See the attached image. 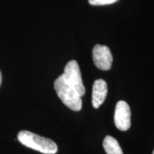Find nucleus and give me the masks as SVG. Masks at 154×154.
Masks as SVG:
<instances>
[{
  "label": "nucleus",
  "mask_w": 154,
  "mask_h": 154,
  "mask_svg": "<svg viewBox=\"0 0 154 154\" xmlns=\"http://www.w3.org/2000/svg\"><path fill=\"white\" fill-rule=\"evenodd\" d=\"M17 138L24 146L42 153L55 154L58 151L57 145L52 140L42 137L28 131H19Z\"/></svg>",
  "instance_id": "obj_1"
},
{
  "label": "nucleus",
  "mask_w": 154,
  "mask_h": 154,
  "mask_svg": "<svg viewBox=\"0 0 154 154\" xmlns=\"http://www.w3.org/2000/svg\"><path fill=\"white\" fill-rule=\"evenodd\" d=\"M54 89L63 104L75 111H79L82 108V96L72 86L65 81L62 76L54 82Z\"/></svg>",
  "instance_id": "obj_2"
},
{
  "label": "nucleus",
  "mask_w": 154,
  "mask_h": 154,
  "mask_svg": "<svg viewBox=\"0 0 154 154\" xmlns=\"http://www.w3.org/2000/svg\"><path fill=\"white\" fill-rule=\"evenodd\" d=\"M65 81L72 86L82 96L85 94V86L83 84L82 74L78 62L75 60H72L67 63L64 68L63 74L61 75Z\"/></svg>",
  "instance_id": "obj_3"
},
{
  "label": "nucleus",
  "mask_w": 154,
  "mask_h": 154,
  "mask_svg": "<svg viewBox=\"0 0 154 154\" xmlns=\"http://www.w3.org/2000/svg\"><path fill=\"white\" fill-rule=\"evenodd\" d=\"M93 61L98 69L108 71L111 68L113 62V56L109 48L104 45L96 44L94 47Z\"/></svg>",
  "instance_id": "obj_4"
},
{
  "label": "nucleus",
  "mask_w": 154,
  "mask_h": 154,
  "mask_svg": "<svg viewBox=\"0 0 154 154\" xmlns=\"http://www.w3.org/2000/svg\"><path fill=\"white\" fill-rule=\"evenodd\" d=\"M131 109L124 101H119L116 106L114 123L118 129L125 131L131 127Z\"/></svg>",
  "instance_id": "obj_5"
},
{
  "label": "nucleus",
  "mask_w": 154,
  "mask_h": 154,
  "mask_svg": "<svg viewBox=\"0 0 154 154\" xmlns=\"http://www.w3.org/2000/svg\"><path fill=\"white\" fill-rule=\"evenodd\" d=\"M108 94L106 82L103 79H97L94 82L92 89V105L95 109H99L105 101Z\"/></svg>",
  "instance_id": "obj_6"
},
{
  "label": "nucleus",
  "mask_w": 154,
  "mask_h": 154,
  "mask_svg": "<svg viewBox=\"0 0 154 154\" xmlns=\"http://www.w3.org/2000/svg\"><path fill=\"white\" fill-rule=\"evenodd\" d=\"M103 146L106 154H124L118 140L111 136L104 138Z\"/></svg>",
  "instance_id": "obj_7"
},
{
  "label": "nucleus",
  "mask_w": 154,
  "mask_h": 154,
  "mask_svg": "<svg viewBox=\"0 0 154 154\" xmlns=\"http://www.w3.org/2000/svg\"><path fill=\"white\" fill-rule=\"evenodd\" d=\"M119 0H88L90 5L94 6H101V5H107L113 4Z\"/></svg>",
  "instance_id": "obj_8"
},
{
  "label": "nucleus",
  "mask_w": 154,
  "mask_h": 154,
  "mask_svg": "<svg viewBox=\"0 0 154 154\" xmlns=\"http://www.w3.org/2000/svg\"><path fill=\"white\" fill-rule=\"evenodd\" d=\"M1 83H2V74H1V72H0V85H1Z\"/></svg>",
  "instance_id": "obj_9"
},
{
  "label": "nucleus",
  "mask_w": 154,
  "mask_h": 154,
  "mask_svg": "<svg viewBox=\"0 0 154 154\" xmlns=\"http://www.w3.org/2000/svg\"><path fill=\"white\" fill-rule=\"evenodd\" d=\"M153 154H154V150H153Z\"/></svg>",
  "instance_id": "obj_10"
}]
</instances>
